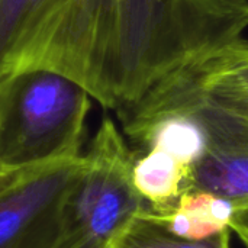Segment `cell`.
<instances>
[{"mask_svg":"<svg viewBox=\"0 0 248 248\" xmlns=\"http://www.w3.org/2000/svg\"><path fill=\"white\" fill-rule=\"evenodd\" d=\"M248 12L228 0H65L25 70H49L118 113L158 86L247 42Z\"/></svg>","mask_w":248,"mask_h":248,"instance_id":"obj_1","label":"cell"},{"mask_svg":"<svg viewBox=\"0 0 248 248\" xmlns=\"http://www.w3.org/2000/svg\"><path fill=\"white\" fill-rule=\"evenodd\" d=\"M92 96L49 70L0 81V170L19 173L81 155Z\"/></svg>","mask_w":248,"mask_h":248,"instance_id":"obj_2","label":"cell"},{"mask_svg":"<svg viewBox=\"0 0 248 248\" xmlns=\"http://www.w3.org/2000/svg\"><path fill=\"white\" fill-rule=\"evenodd\" d=\"M135 153L105 118L84 154L83 170L64 208L55 248H110L148 205L134 186Z\"/></svg>","mask_w":248,"mask_h":248,"instance_id":"obj_3","label":"cell"},{"mask_svg":"<svg viewBox=\"0 0 248 248\" xmlns=\"http://www.w3.org/2000/svg\"><path fill=\"white\" fill-rule=\"evenodd\" d=\"M84 154L16 173L0 192V248H55Z\"/></svg>","mask_w":248,"mask_h":248,"instance_id":"obj_4","label":"cell"},{"mask_svg":"<svg viewBox=\"0 0 248 248\" xmlns=\"http://www.w3.org/2000/svg\"><path fill=\"white\" fill-rule=\"evenodd\" d=\"M237 205L205 190H186L166 214H148L176 235L190 240H206L227 230Z\"/></svg>","mask_w":248,"mask_h":248,"instance_id":"obj_5","label":"cell"},{"mask_svg":"<svg viewBox=\"0 0 248 248\" xmlns=\"http://www.w3.org/2000/svg\"><path fill=\"white\" fill-rule=\"evenodd\" d=\"M192 167L157 148L135 154L132 167L134 186L153 214L169 212L185 190Z\"/></svg>","mask_w":248,"mask_h":248,"instance_id":"obj_6","label":"cell"},{"mask_svg":"<svg viewBox=\"0 0 248 248\" xmlns=\"http://www.w3.org/2000/svg\"><path fill=\"white\" fill-rule=\"evenodd\" d=\"M48 0H0V81L15 73Z\"/></svg>","mask_w":248,"mask_h":248,"instance_id":"obj_7","label":"cell"},{"mask_svg":"<svg viewBox=\"0 0 248 248\" xmlns=\"http://www.w3.org/2000/svg\"><path fill=\"white\" fill-rule=\"evenodd\" d=\"M187 71L209 94L248 97V42L224 49Z\"/></svg>","mask_w":248,"mask_h":248,"instance_id":"obj_8","label":"cell"},{"mask_svg":"<svg viewBox=\"0 0 248 248\" xmlns=\"http://www.w3.org/2000/svg\"><path fill=\"white\" fill-rule=\"evenodd\" d=\"M231 230L206 240H190L169 231L147 211L137 217L110 248H230Z\"/></svg>","mask_w":248,"mask_h":248,"instance_id":"obj_9","label":"cell"},{"mask_svg":"<svg viewBox=\"0 0 248 248\" xmlns=\"http://www.w3.org/2000/svg\"><path fill=\"white\" fill-rule=\"evenodd\" d=\"M231 231H235L240 240L248 248V203L237 206V211L231 221Z\"/></svg>","mask_w":248,"mask_h":248,"instance_id":"obj_10","label":"cell"},{"mask_svg":"<svg viewBox=\"0 0 248 248\" xmlns=\"http://www.w3.org/2000/svg\"><path fill=\"white\" fill-rule=\"evenodd\" d=\"M15 176H16V173H7V171L0 170V192L13 180Z\"/></svg>","mask_w":248,"mask_h":248,"instance_id":"obj_11","label":"cell"},{"mask_svg":"<svg viewBox=\"0 0 248 248\" xmlns=\"http://www.w3.org/2000/svg\"><path fill=\"white\" fill-rule=\"evenodd\" d=\"M228 1H231L232 4H235V6H238V7L244 9L246 12H248V0H228Z\"/></svg>","mask_w":248,"mask_h":248,"instance_id":"obj_12","label":"cell"}]
</instances>
